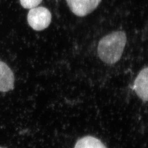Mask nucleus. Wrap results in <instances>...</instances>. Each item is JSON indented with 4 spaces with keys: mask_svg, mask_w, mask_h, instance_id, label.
Instances as JSON below:
<instances>
[{
    "mask_svg": "<svg viewBox=\"0 0 148 148\" xmlns=\"http://www.w3.org/2000/svg\"><path fill=\"white\" fill-rule=\"evenodd\" d=\"M29 25L36 31H42L49 27L52 20V14L47 8L36 7L30 9L27 14Z\"/></svg>",
    "mask_w": 148,
    "mask_h": 148,
    "instance_id": "obj_2",
    "label": "nucleus"
},
{
    "mask_svg": "<svg viewBox=\"0 0 148 148\" xmlns=\"http://www.w3.org/2000/svg\"><path fill=\"white\" fill-rule=\"evenodd\" d=\"M134 90L137 95L144 101L148 98V68H143L138 75L134 81Z\"/></svg>",
    "mask_w": 148,
    "mask_h": 148,
    "instance_id": "obj_4",
    "label": "nucleus"
},
{
    "mask_svg": "<svg viewBox=\"0 0 148 148\" xmlns=\"http://www.w3.org/2000/svg\"><path fill=\"white\" fill-rule=\"evenodd\" d=\"M0 148H1V147H0Z\"/></svg>",
    "mask_w": 148,
    "mask_h": 148,
    "instance_id": "obj_8",
    "label": "nucleus"
},
{
    "mask_svg": "<svg viewBox=\"0 0 148 148\" xmlns=\"http://www.w3.org/2000/svg\"><path fill=\"white\" fill-rule=\"evenodd\" d=\"M22 7L26 9H32L39 5L42 0H20Z\"/></svg>",
    "mask_w": 148,
    "mask_h": 148,
    "instance_id": "obj_7",
    "label": "nucleus"
},
{
    "mask_svg": "<svg viewBox=\"0 0 148 148\" xmlns=\"http://www.w3.org/2000/svg\"><path fill=\"white\" fill-rule=\"evenodd\" d=\"M14 76L11 68L0 61V91L5 92L13 90Z\"/></svg>",
    "mask_w": 148,
    "mask_h": 148,
    "instance_id": "obj_5",
    "label": "nucleus"
},
{
    "mask_svg": "<svg viewBox=\"0 0 148 148\" xmlns=\"http://www.w3.org/2000/svg\"><path fill=\"white\" fill-rule=\"evenodd\" d=\"M127 42V36L123 32H111L103 37L98 46V55L104 63L115 64L121 59Z\"/></svg>",
    "mask_w": 148,
    "mask_h": 148,
    "instance_id": "obj_1",
    "label": "nucleus"
},
{
    "mask_svg": "<svg viewBox=\"0 0 148 148\" xmlns=\"http://www.w3.org/2000/svg\"><path fill=\"white\" fill-rule=\"evenodd\" d=\"M101 0H66L70 10L78 16H85L97 8Z\"/></svg>",
    "mask_w": 148,
    "mask_h": 148,
    "instance_id": "obj_3",
    "label": "nucleus"
},
{
    "mask_svg": "<svg viewBox=\"0 0 148 148\" xmlns=\"http://www.w3.org/2000/svg\"><path fill=\"white\" fill-rule=\"evenodd\" d=\"M74 148H106L100 140L92 136H86L79 139Z\"/></svg>",
    "mask_w": 148,
    "mask_h": 148,
    "instance_id": "obj_6",
    "label": "nucleus"
}]
</instances>
